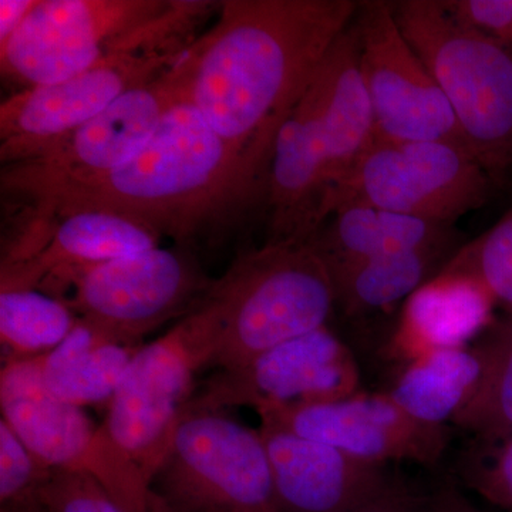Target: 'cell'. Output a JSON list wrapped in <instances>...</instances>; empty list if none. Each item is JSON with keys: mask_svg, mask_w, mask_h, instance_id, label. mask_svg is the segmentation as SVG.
I'll use <instances>...</instances> for the list:
<instances>
[{"mask_svg": "<svg viewBox=\"0 0 512 512\" xmlns=\"http://www.w3.org/2000/svg\"><path fill=\"white\" fill-rule=\"evenodd\" d=\"M359 6L353 0H225L214 26L192 43V104L265 180L282 121Z\"/></svg>", "mask_w": 512, "mask_h": 512, "instance_id": "1", "label": "cell"}, {"mask_svg": "<svg viewBox=\"0 0 512 512\" xmlns=\"http://www.w3.org/2000/svg\"><path fill=\"white\" fill-rule=\"evenodd\" d=\"M262 177L212 130L188 94L165 114L146 146L119 167L2 187L35 201L46 220L77 210L113 211L161 235L187 239L247 200Z\"/></svg>", "mask_w": 512, "mask_h": 512, "instance_id": "2", "label": "cell"}, {"mask_svg": "<svg viewBox=\"0 0 512 512\" xmlns=\"http://www.w3.org/2000/svg\"><path fill=\"white\" fill-rule=\"evenodd\" d=\"M375 141L352 23L276 133L265 181L269 242L311 241L328 220L333 194Z\"/></svg>", "mask_w": 512, "mask_h": 512, "instance_id": "3", "label": "cell"}, {"mask_svg": "<svg viewBox=\"0 0 512 512\" xmlns=\"http://www.w3.org/2000/svg\"><path fill=\"white\" fill-rule=\"evenodd\" d=\"M212 2L170 0H39L0 47V67L28 87L63 82L114 55L185 50Z\"/></svg>", "mask_w": 512, "mask_h": 512, "instance_id": "4", "label": "cell"}, {"mask_svg": "<svg viewBox=\"0 0 512 512\" xmlns=\"http://www.w3.org/2000/svg\"><path fill=\"white\" fill-rule=\"evenodd\" d=\"M204 301L217 320L218 370L323 328L336 305L332 276L311 241L266 242L239 256Z\"/></svg>", "mask_w": 512, "mask_h": 512, "instance_id": "5", "label": "cell"}, {"mask_svg": "<svg viewBox=\"0 0 512 512\" xmlns=\"http://www.w3.org/2000/svg\"><path fill=\"white\" fill-rule=\"evenodd\" d=\"M392 8L450 103L468 150L498 183L512 168V49L458 22L441 0H400Z\"/></svg>", "mask_w": 512, "mask_h": 512, "instance_id": "6", "label": "cell"}, {"mask_svg": "<svg viewBox=\"0 0 512 512\" xmlns=\"http://www.w3.org/2000/svg\"><path fill=\"white\" fill-rule=\"evenodd\" d=\"M215 346V315L202 301L161 338L144 343L107 406L100 423L104 436L150 488L200 372L214 363Z\"/></svg>", "mask_w": 512, "mask_h": 512, "instance_id": "7", "label": "cell"}, {"mask_svg": "<svg viewBox=\"0 0 512 512\" xmlns=\"http://www.w3.org/2000/svg\"><path fill=\"white\" fill-rule=\"evenodd\" d=\"M150 490L153 512H276L261 431L227 410L188 407Z\"/></svg>", "mask_w": 512, "mask_h": 512, "instance_id": "8", "label": "cell"}, {"mask_svg": "<svg viewBox=\"0 0 512 512\" xmlns=\"http://www.w3.org/2000/svg\"><path fill=\"white\" fill-rule=\"evenodd\" d=\"M495 185L467 148L376 140L333 194L328 218L343 205L367 204L451 227L483 207Z\"/></svg>", "mask_w": 512, "mask_h": 512, "instance_id": "9", "label": "cell"}, {"mask_svg": "<svg viewBox=\"0 0 512 512\" xmlns=\"http://www.w3.org/2000/svg\"><path fill=\"white\" fill-rule=\"evenodd\" d=\"M0 410L47 468L93 477L126 512H153L150 485L117 454L86 409L46 389L37 357L3 360Z\"/></svg>", "mask_w": 512, "mask_h": 512, "instance_id": "10", "label": "cell"}, {"mask_svg": "<svg viewBox=\"0 0 512 512\" xmlns=\"http://www.w3.org/2000/svg\"><path fill=\"white\" fill-rule=\"evenodd\" d=\"M353 26L376 140L468 150L443 90L397 25L392 2H360Z\"/></svg>", "mask_w": 512, "mask_h": 512, "instance_id": "11", "label": "cell"}, {"mask_svg": "<svg viewBox=\"0 0 512 512\" xmlns=\"http://www.w3.org/2000/svg\"><path fill=\"white\" fill-rule=\"evenodd\" d=\"M210 285L190 255L156 247L76 272L53 296L72 293L66 302L80 318L143 342L164 323L194 311Z\"/></svg>", "mask_w": 512, "mask_h": 512, "instance_id": "12", "label": "cell"}, {"mask_svg": "<svg viewBox=\"0 0 512 512\" xmlns=\"http://www.w3.org/2000/svg\"><path fill=\"white\" fill-rule=\"evenodd\" d=\"M360 392L352 350L323 326L266 350L235 369L218 370L198 386L190 407L256 413L338 402Z\"/></svg>", "mask_w": 512, "mask_h": 512, "instance_id": "13", "label": "cell"}, {"mask_svg": "<svg viewBox=\"0 0 512 512\" xmlns=\"http://www.w3.org/2000/svg\"><path fill=\"white\" fill-rule=\"evenodd\" d=\"M188 49L119 53L63 82L28 87L0 104V160L5 167L35 157L120 96L156 79Z\"/></svg>", "mask_w": 512, "mask_h": 512, "instance_id": "14", "label": "cell"}, {"mask_svg": "<svg viewBox=\"0 0 512 512\" xmlns=\"http://www.w3.org/2000/svg\"><path fill=\"white\" fill-rule=\"evenodd\" d=\"M190 47L167 72L128 90L82 127L30 160L3 167L2 183L103 173L136 156L171 107L190 94Z\"/></svg>", "mask_w": 512, "mask_h": 512, "instance_id": "15", "label": "cell"}, {"mask_svg": "<svg viewBox=\"0 0 512 512\" xmlns=\"http://www.w3.org/2000/svg\"><path fill=\"white\" fill-rule=\"evenodd\" d=\"M306 439L328 444L373 466L413 461L436 466L451 439L448 426L423 423L387 393H356L338 402L258 414Z\"/></svg>", "mask_w": 512, "mask_h": 512, "instance_id": "16", "label": "cell"}, {"mask_svg": "<svg viewBox=\"0 0 512 512\" xmlns=\"http://www.w3.org/2000/svg\"><path fill=\"white\" fill-rule=\"evenodd\" d=\"M271 463L276 512H348L389 480L382 466L261 420Z\"/></svg>", "mask_w": 512, "mask_h": 512, "instance_id": "17", "label": "cell"}, {"mask_svg": "<svg viewBox=\"0 0 512 512\" xmlns=\"http://www.w3.org/2000/svg\"><path fill=\"white\" fill-rule=\"evenodd\" d=\"M160 238L150 225L117 212H66L45 229L28 258L2 264L0 288H36L53 295L70 275L160 247Z\"/></svg>", "mask_w": 512, "mask_h": 512, "instance_id": "18", "label": "cell"}, {"mask_svg": "<svg viewBox=\"0 0 512 512\" xmlns=\"http://www.w3.org/2000/svg\"><path fill=\"white\" fill-rule=\"evenodd\" d=\"M495 305L476 279L440 272L404 302L390 356L407 365L437 350L466 348L493 325Z\"/></svg>", "mask_w": 512, "mask_h": 512, "instance_id": "19", "label": "cell"}, {"mask_svg": "<svg viewBox=\"0 0 512 512\" xmlns=\"http://www.w3.org/2000/svg\"><path fill=\"white\" fill-rule=\"evenodd\" d=\"M143 345L79 316L56 349L37 357L40 376L46 389L63 402L107 409Z\"/></svg>", "mask_w": 512, "mask_h": 512, "instance_id": "20", "label": "cell"}, {"mask_svg": "<svg viewBox=\"0 0 512 512\" xmlns=\"http://www.w3.org/2000/svg\"><path fill=\"white\" fill-rule=\"evenodd\" d=\"M330 276L346 266L416 249L453 245L448 225L367 204L338 208L311 239Z\"/></svg>", "mask_w": 512, "mask_h": 512, "instance_id": "21", "label": "cell"}, {"mask_svg": "<svg viewBox=\"0 0 512 512\" xmlns=\"http://www.w3.org/2000/svg\"><path fill=\"white\" fill-rule=\"evenodd\" d=\"M483 375L476 345L437 350L404 365L390 387V397L423 423L448 426L470 402Z\"/></svg>", "mask_w": 512, "mask_h": 512, "instance_id": "22", "label": "cell"}, {"mask_svg": "<svg viewBox=\"0 0 512 512\" xmlns=\"http://www.w3.org/2000/svg\"><path fill=\"white\" fill-rule=\"evenodd\" d=\"M453 245L369 259L332 274L336 305L348 316L406 302L450 261Z\"/></svg>", "mask_w": 512, "mask_h": 512, "instance_id": "23", "label": "cell"}, {"mask_svg": "<svg viewBox=\"0 0 512 512\" xmlns=\"http://www.w3.org/2000/svg\"><path fill=\"white\" fill-rule=\"evenodd\" d=\"M79 315L57 296L36 288H0V342L6 359H35L56 349Z\"/></svg>", "mask_w": 512, "mask_h": 512, "instance_id": "24", "label": "cell"}, {"mask_svg": "<svg viewBox=\"0 0 512 512\" xmlns=\"http://www.w3.org/2000/svg\"><path fill=\"white\" fill-rule=\"evenodd\" d=\"M474 345L483 360V375L453 424L473 439H498L512 431V313L493 322Z\"/></svg>", "mask_w": 512, "mask_h": 512, "instance_id": "25", "label": "cell"}, {"mask_svg": "<svg viewBox=\"0 0 512 512\" xmlns=\"http://www.w3.org/2000/svg\"><path fill=\"white\" fill-rule=\"evenodd\" d=\"M470 276L512 312V207L480 237L457 249L441 269Z\"/></svg>", "mask_w": 512, "mask_h": 512, "instance_id": "26", "label": "cell"}, {"mask_svg": "<svg viewBox=\"0 0 512 512\" xmlns=\"http://www.w3.org/2000/svg\"><path fill=\"white\" fill-rule=\"evenodd\" d=\"M458 473L485 501L512 512V431L498 439H473L461 453Z\"/></svg>", "mask_w": 512, "mask_h": 512, "instance_id": "27", "label": "cell"}, {"mask_svg": "<svg viewBox=\"0 0 512 512\" xmlns=\"http://www.w3.org/2000/svg\"><path fill=\"white\" fill-rule=\"evenodd\" d=\"M53 471L8 424L0 419V504L2 510H20L37 504L40 491Z\"/></svg>", "mask_w": 512, "mask_h": 512, "instance_id": "28", "label": "cell"}, {"mask_svg": "<svg viewBox=\"0 0 512 512\" xmlns=\"http://www.w3.org/2000/svg\"><path fill=\"white\" fill-rule=\"evenodd\" d=\"M42 512H126L93 477L53 471L37 498Z\"/></svg>", "mask_w": 512, "mask_h": 512, "instance_id": "29", "label": "cell"}, {"mask_svg": "<svg viewBox=\"0 0 512 512\" xmlns=\"http://www.w3.org/2000/svg\"><path fill=\"white\" fill-rule=\"evenodd\" d=\"M458 22L512 49V0H441Z\"/></svg>", "mask_w": 512, "mask_h": 512, "instance_id": "30", "label": "cell"}, {"mask_svg": "<svg viewBox=\"0 0 512 512\" xmlns=\"http://www.w3.org/2000/svg\"><path fill=\"white\" fill-rule=\"evenodd\" d=\"M348 512H431V495L389 477L377 493Z\"/></svg>", "mask_w": 512, "mask_h": 512, "instance_id": "31", "label": "cell"}, {"mask_svg": "<svg viewBox=\"0 0 512 512\" xmlns=\"http://www.w3.org/2000/svg\"><path fill=\"white\" fill-rule=\"evenodd\" d=\"M37 3L39 0H0V47L15 35Z\"/></svg>", "mask_w": 512, "mask_h": 512, "instance_id": "32", "label": "cell"}, {"mask_svg": "<svg viewBox=\"0 0 512 512\" xmlns=\"http://www.w3.org/2000/svg\"><path fill=\"white\" fill-rule=\"evenodd\" d=\"M431 512H485L471 503L454 485H441L431 494Z\"/></svg>", "mask_w": 512, "mask_h": 512, "instance_id": "33", "label": "cell"}, {"mask_svg": "<svg viewBox=\"0 0 512 512\" xmlns=\"http://www.w3.org/2000/svg\"><path fill=\"white\" fill-rule=\"evenodd\" d=\"M6 511H9V512H42V510H40L39 505H32V507H28V508H20V510H6Z\"/></svg>", "mask_w": 512, "mask_h": 512, "instance_id": "34", "label": "cell"}, {"mask_svg": "<svg viewBox=\"0 0 512 512\" xmlns=\"http://www.w3.org/2000/svg\"><path fill=\"white\" fill-rule=\"evenodd\" d=\"M2 512H9V511L2 510Z\"/></svg>", "mask_w": 512, "mask_h": 512, "instance_id": "35", "label": "cell"}]
</instances>
